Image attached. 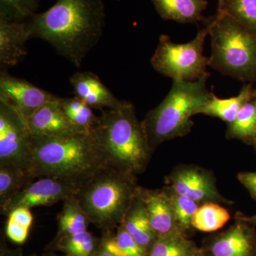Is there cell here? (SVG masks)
Segmentation results:
<instances>
[{"label":"cell","instance_id":"obj_38","mask_svg":"<svg viewBox=\"0 0 256 256\" xmlns=\"http://www.w3.org/2000/svg\"><path fill=\"white\" fill-rule=\"evenodd\" d=\"M191 256H203L200 254H197V252H194Z\"/></svg>","mask_w":256,"mask_h":256},{"label":"cell","instance_id":"obj_36","mask_svg":"<svg viewBox=\"0 0 256 256\" xmlns=\"http://www.w3.org/2000/svg\"><path fill=\"white\" fill-rule=\"evenodd\" d=\"M249 220H252V222L256 224V214L254 216H252V218H249Z\"/></svg>","mask_w":256,"mask_h":256},{"label":"cell","instance_id":"obj_29","mask_svg":"<svg viewBox=\"0 0 256 256\" xmlns=\"http://www.w3.org/2000/svg\"><path fill=\"white\" fill-rule=\"evenodd\" d=\"M172 203L175 218L178 228L186 230L192 226L194 216L198 208V202L183 195L178 194L169 190L166 191Z\"/></svg>","mask_w":256,"mask_h":256},{"label":"cell","instance_id":"obj_15","mask_svg":"<svg viewBox=\"0 0 256 256\" xmlns=\"http://www.w3.org/2000/svg\"><path fill=\"white\" fill-rule=\"evenodd\" d=\"M70 82L75 96L92 109L101 111L116 108L120 104L112 92L92 72H77L70 77Z\"/></svg>","mask_w":256,"mask_h":256},{"label":"cell","instance_id":"obj_16","mask_svg":"<svg viewBox=\"0 0 256 256\" xmlns=\"http://www.w3.org/2000/svg\"><path fill=\"white\" fill-rule=\"evenodd\" d=\"M156 12L164 20L182 24L198 23L205 18L206 0H151Z\"/></svg>","mask_w":256,"mask_h":256},{"label":"cell","instance_id":"obj_25","mask_svg":"<svg viewBox=\"0 0 256 256\" xmlns=\"http://www.w3.org/2000/svg\"><path fill=\"white\" fill-rule=\"evenodd\" d=\"M101 244L114 256H148V252L134 240L122 224L118 227L116 236L107 235L101 239Z\"/></svg>","mask_w":256,"mask_h":256},{"label":"cell","instance_id":"obj_6","mask_svg":"<svg viewBox=\"0 0 256 256\" xmlns=\"http://www.w3.org/2000/svg\"><path fill=\"white\" fill-rule=\"evenodd\" d=\"M137 188L134 176L109 168L84 184L75 196L90 223L108 232L122 224Z\"/></svg>","mask_w":256,"mask_h":256},{"label":"cell","instance_id":"obj_7","mask_svg":"<svg viewBox=\"0 0 256 256\" xmlns=\"http://www.w3.org/2000/svg\"><path fill=\"white\" fill-rule=\"evenodd\" d=\"M208 34L206 28H200L194 40L184 44L173 43L170 36L161 35L151 58L153 68L173 80L195 82L210 75L207 67L210 58L204 55Z\"/></svg>","mask_w":256,"mask_h":256},{"label":"cell","instance_id":"obj_32","mask_svg":"<svg viewBox=\"0 0 256 256\" xmlns=\"http://www.w3.org/2000/svg\"><path fill=\"white\" fill-rule=\"evenodd\" d=\"M238 180L256 198V172L242 173L238 174Z\"/></svg>","mask_w":256,"mask_h":256},{"label":"cell","instance_id":"obj_9","mask_svg":"<svg viewBox=\"0 0 256 256\" xmlns=\"http://www.w3.org/2000/svg\"><path fill=\"white\" fill-rule=\"evenodd\" d=\"M82 185L63 178L44 176L26 185L1 208V214L8 216L20 207L32 208L50 206L68 197L75 196Z\"/></svg>","mask_w":256,"mask_h":256},{"label":"cell","instance_id":"obj_33","mask_svg":"<svg viewBox=\"0 0 256 256\" xmlns=\"http://www.w3.org/2000/svg\"><path fill=\"white\" fill-rule=\"evenodd\" d=\"M25 256L23 254L22 249L18 248L14 250L11 249H1V256Z\"/></svg>","mask_w":256,"mask_h":256},{"label":"cell","instance_id":"obj_8","mask_svg":"<svg viewBox=\"0 0 256 256\" xmlns=\"http://www.w3.org/2000/svg\"><path fill=\"white\" fill-rule=\"evenodd\" d=\"M32 134L18 111L0 101V166L26 171Z\"/></svg>","mask_w":256,"mask_h":256},{"label":"cell","instance_id":"obj_34","mask_svg":"<svg viewBox=\"0 0 256 256\" xmlns=\"http://www.w3.org/2000/svg\"><path fill=\"white\" fill-rule=\"evenodd\" d=\"M92 256H114L112 254H111L110 252H108L107 250L104 247V246L100 244L99 247L98 248L97 250H96L95 252L92 254Z\"/></svg>","mask_w":256,"mask_h":256},{"label":"cell","instance_id":"obj_1","mask_svg":"<svg viewBox=\"0 0 256 256\" xmlns=\"http://www.w3.org/2000/svg\"><path fill=\"white\" fill-rule=\"evenodd\" d=\"M32 38L46 42L75 66L80 67L100 41L106 24L102 0H58L28 21Z\"/></svg>","mask_w":256,"mask_h":256},{"label":"cell","instance_id":"obj_39","mask_svg":"<svg viewBox=\"0 0 256 256\" xmlns=\"http://www.w3.org/2000/svg\"><path fill=\"white\" fill-rule=\"evenodd\" d=\"M252 98H254V99L256 100V89L255 90H254V95H252Z\"/></svg>","mask_w":256,"mask_h":256},{"label":"cell","instance_id":"obj_20","mask_svg":"<svg viewBox=\"0 0 256 256\" xmlns=\"http://www.w3.org/2000/svg\"><path fill=\"white\" fill-rule=\"evenodd\" d=\"M90 223L76 197H68L64 201L63 208L58 215V232L55 240L66 236L86 232Z\"/></svg>","mask_w":256,"mask_h":256},{"label":"cell","instance_id":"obj_13","mask_svg":"<svg viewBox=\"0 0 256 256\" xmlns=\"http://www.w3.org/2000/svg\"><path fill=\"white\" fill-rule=\"evenodd\" d=\"M137 194L146 206L152 228L156 238L178 232L172 203L166 191L137 188Z\"/></svg>","mask_w":256,"mask_h":256},{"label":"cell","instance_id":"obj_4","mask_svg":"<svg viewBox=\"0 0 256 256\" xmlns=\"http://www.w3.org/2000/svg\"><path fill=\"white\" fill-rule=\"evenodd\" d=\"M208 76L195 82L173 80L171 90L162 102L146 114L142 124L151 151L164 141L183 137L191 131V118L210 98Z\"/></svg>","mask_w":256,"mask_h":256},{"label":"cell","instance_id":"obj_30","mask_svg":"<svg viewBox=\"0 0 256 256\" xmlns=\"http://www.w3.org/2000/svg\"><path fill=\"white\" fill-rule=\"evenodd\" d=\"M38 0H0V16L25 21L35 14Z\"/></svg>","mask_w":256,"mask_h":256},{"label":"cell","instance_id":"obj_3","mask_svg":"<svg viewBox=\"0 0 256 256\" xmlns=\"http://www.w3.org/2000/svg\"><path fill=\"white\" fill-rule=\"evenodd\" d=\"M92 136L109 168L133 176L146 169L152 151L142 121L129 101L102 110Z\"/></svg>","mask_w":256,"mask_h":256},{"label":"cell","instance_id":"obj_17","mask_svg":"<svg viewBox=\"0 0 256 256\" xmlns=\"http://www.w3.org/2000/svg\"><path fill=\"white\" fill-rule=\"evenodd\" d=\"M122 225L134 240L149 252L156 239L142 200L137 194L124 215Z\"/></svg>","mask_w":256,"mask_h":256},{"label":"cell","instance_id":"obj_26","mask_svg":"<svg viewBox=\"0 0 256 256\" xmlns=\"http://www.w3.org/2000/svg\"><path fill=\"white\" fill-rule=\"evenodd\" d=\"M193 254L192 242L183 236L180 230L156 238L148 256H191Z\"/></svg>","mask_w":256,"mask_h":256},{"label":"cell","instance_id":"obj_2","mask_svg":"<svg viewBox=\"0 0 256 256\" xmlns=\"http://www.w3.org/2000/svg\"><path fill=\"white\" fill-rule=\"evenodd\" d=\"M109 168L92 134L32 136L26 172L33 178L52 176L84 184Z\"/></svg>","mask_w":256,"mask_h":256},{"label":"cell","instance_id":"obj_11","mask_svg":"<svg viewBox=\"0 0 256 256\" xmlns=\"http://www.w3.org/2000/svg\"><path fill=\"white\" fill-rule=\"evenodd\" d=\"M170 191L188 196L195 202H224L214 183L203 170L186 168L178 170L168 178Z\"/></svg>","mask_w":256,"mask_h":256},{"label":"cell","instance_id":"obj_24","mask_svg":"<svg viewBox=\"0 0 256 256\" xmlns=\"http://www.w3.org/2000/svg\"><path fill=\"white\" fill-rule=\"evenodd\" d=\"M98 240L90 232H84L62 237L54 240L55 247L67 256H92L100 246Z\"/></svg>","mask_w":256,"mask_h":256},{"label":"cell","instance_id":"obj_35","mask_svg":"<svg viewBox=\"0 0 256 256\" xmlns=\"http://www.w3.org/2000/svg\"><path fill=\"white\" fill-rule=\"evenodd\" d=\"M44 256H60L56 255V254H53V252H48V254H44ZM64 256H67L65 255Z\"/></svg>","mask_w":256,"mask_h":256},{"label":"cell","instance_id":"obj_10","mask_svg":"<svg viewBox=\"0 0 256 256\" xmlns=\"http://www.w3.org/2000/svg\"><path fill=\"white\" fill-rule=\"evenodd\" d=\"M57 97L24 79L10 75L6 72L0 74V101L14 108L25 120Z\"/></svg>","mask_w":256,"mask_h":256},{"label":"cell","instance_id":"obj_5","mask_svg":"<svg viewBox=\"0 0 256 256\" xmlns=\"http://www.w3.org/2000/svg\"><path fill=\"white\" fill-rule=\"evenodd\" d=\"M202 23L212 38L210 66L242 82L256 80V36L224 12Z\"/></svg>","mask_w":256,"mask_h":256},{"label":"cell","instance_id":"obj_21","mask_svg":"<svg viewBox=\"0 0 256 256\" xmlns=\"http://www.w3.org/2000/svg\"><path fill=\"white\" fill-rule=\"evenodd\" d=\"M60 106L70 124L79 132L92 134L98 122L99 117L92 108L75 96L70 98H60Z\"/></svg>","mask_w":256,"mask_h":256},{"label":"cell","instance_id":"obj_23","mask_svg":"<svg viewBox=\"0 0 256 256\" xmlns=\"http://www.w3.org/2000/svg\"><path fill=\"white\" fill-rule=\"evenodd\" d=\"M34 180L25 170L0 166V208Z\"/></svg>","mask_w":256,"mask_h":256},{"label":"cell","instance_id":"obj_28","mask_svg":"<svg viewBox=\"0 0 256 256\" xmlns=\"http://www.w3.org/2000/svg\"><path fill=\"white\" fill-rule=\"evenodd\" d=\"M227 136L242 140L256 138V100H250L239 111L234 122L229 124Z\"/></svg>","mask_w":256,"mask_h":256},{"label":"cell","instance_id":"obj_22","mask_svg":"<svg viewBox=\"0 0 256 256\" xmlns=\"http://www.w3.org/2000/svg\"><path fill=\"white\" fill-rule=\"evenodd\" d=\"M228 210L215 202H206L198 207L192 226L204 232H213L224 227L230 220Z\"/></svg>","mask_w":256,"mask_h":256},{"label":"cell","instance_id":"obj_31","mask_svg":"<svg viewBox=\"0 0 256 256\" xmlns=\"http://www.w3.org/2000/svg\"><path fill=\"white\" fill-rule=\"evenodd\" d=\"M30 230L28 227L8 218L5 232L6 236L12 242L18 244H24L28 239Z\"/></svg>","mask_w":256,"mask_h":256},{"label":"cell","instance_id":"obj_14","mask_svg":"<svg viewBox=\"0 0 256 256\" xmlns=\"http://www.w3.org/2000/svg\"><path fill=\"white\" fill-rule=\"evenodd\" d=\"M60 100L57 97L47 102L26 120L32 136L60 137L80 132L67 118Z\"/></svg>","mask_w":256,"mask_h":256},{"label":"cell","instance_id":"obj_19","mask_svg":"<svg viewBox=\"0 0 256 256\" xmlns=\"http://www.w3.org/2000/svg\"><path fill=\"white\" fill-rule=\"evenodd\" d=\"M252 250L250 235L242 224L229 229L214 242L210 249L213 256H249Z\"/></svg>","mask_w":256,"mask_h":256},{"label":"cell","instance_id":"obj_27","mask_svg":"<svg viewBox=\"0 0 256 256\" xmlns=\"http://www.w3.org/2000/svg\"><path fill=\"white\" fill-rule=\"evenodd\" d=\"M217 12H224L256 36V0H224Z\"/></svg>","mask_w":256,"mask_h":256},{"label":"cell","instance_id":"obj_12","mask_svg":"<svg viewBox=\"0 0 256 256\" xmlns=\"http://www.w3.org/2000/svg\"><path fill=\"white\" fill-rule=\"evenodd\" d=\"M32 35L28 22L0 16V68L6 72L28 54L26 43Z\"/></svg>","mask_w":256,"mask_h":256},{"label":"cell","instance_id":"obj_18","mask_svg":"<svg viewBox=\"0 0 256 256\" xmlns=\"http://www.w3.org/2000/svg\"><path fill=\"white\" fill-rule=\"evenodd\" d=\"M252 95L254 90L252 84L244 86L238 96L229 98H218L214 94H212L208 100L195 111L194 114H206L232 124L239 111L252 100Z\"/></svg>","mask_w":256,"mask_h":256},{"label":"cell","instance_id":"obj_37","mask_svg":"<svg viewBox=\"0 0 256 256\" xmlns=\"http://www.w3.org/2000/svg\"><path fill=\"white\" fill-rule=\"evenodd\" d=\"M223 1L224 0H218V10L220 9V6H222Z\"/></svg>","mask_w":256,"mask_h":256}]
</instances>
